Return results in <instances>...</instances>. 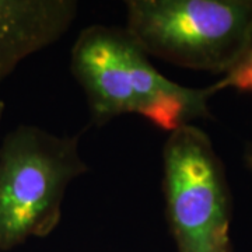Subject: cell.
<instances>
[{"label": "cell", "instance_id": "cell-1", "mask_svg": "<svg viewBox=\"0 0 252 252\" xmlns=\"http://www.w3.org/2000/svg\"><path fill=\"white\" fill-rule=\"evenodd\" d=\"M70 69L86 94L94 125L135 114L171 133L212 117L209 99L215 93L210 86L193 89L170 80L126 30L107 26L81 30L72 48Z\"/></svg>", "mask_w": 252, "mask_h": 252}, {"label": "cell", "instance_id": "cell-2", "mask_svg": "<svg viewBox=\"0 0 252 252\" xmlns=\"http://www.w3.org/2000/svg\"><path fill=\"white\" fill-rule=\"evenodd\" d=\"M89 171L79 139L18 125L0 143V252L49 235L66 190Z\"/></svg>", "mask_w": 252, "mask_h": 252}, {"label": "cell", "instance_id": "cell-3", "mask_svg": "<svg viewBox=\"0 0 252 252\" xmlns=\"http://www.w3.org/2000/svg\"><path fill=\"white\" fill-rule=\"evenodd\" d=\"M126 31L147 55L225 74L252 38V0H129Z\"/></svg>", "mask_w": 252, "mask_h": 252}, {"label": "cell", "instance_id": "cell-4", "mask_svg": "<svg viewBox=\"0 0 252 252\" xmlns=\"http://www.w3.org/2000/svg\"><path fill=\"white\" fill-rule=\"evenodd\" d=\"M165 213L177 252H231V193L210 137L195 125L162 147Z\"/></svg>", "mask_w": 252, "mask_h": 252}, {"label": "cell", "instance_id": "cell-5", "mask_svg": "<svg viewBox=\"0 0 252 252\" xmlns=\"http://www.w3.org/2000/svg\"><path fill=\"white\" fill-rule=\"evenodd\" d=\"M77 9L73 0H0V81L31 55L58 42Z\"/></svg>", "mask_w": 252, "mask_h": 252}, {"label": "cell", "instance_id": "cell-6", "mask_svg": "<svg viewBox=\"0 0 252 252\" xmlns=\"http://www.w3.org/2000/svg\"><path fill=\"white\" fill-rule=\"evenodd\" d=\"M210 89L215 94L227 89L252 94V38L234 66L223 74L220 80L212 84Z\"/></svg>", "mask_w": 252, "mask_h": 252}, {"label": "cell", "instance_id": "cell-7", "mask_svg": "<svg viewBox=\"0 0 252 252\" xmlns=\"http://www.w3.org/2000/svg\"><path fill=\"white\" fill-rule=\"evenodd\" d=\"M243 161H244V165H245V167L252 172V142H250V143L244 147Z\"/></svg>", "mask_w": 252, "mask_h": 252}, {"label": "cell", "instance_id": "cell-8", "mask_svg": "<svg viewBox=\"0 0 252 252\" xmlns=\"http://www.w3.org/2000/svg\"><path fill=\"white\" fill-rule=\"evenodd\" d=\"M4 109H6V107H4V102L0 99V124H1V119H3V114H4Z\"/></svg>", "mask_w": 252, "mask_h": 252}]
</instances>
